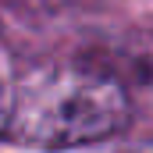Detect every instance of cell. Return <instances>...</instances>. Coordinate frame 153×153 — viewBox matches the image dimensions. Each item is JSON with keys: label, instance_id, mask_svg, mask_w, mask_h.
Here are the masks:
<instances>
[{"label": "cell", "instance_id": "cell-1", "mask_svg": "<svg viewBox=\"0 0 153 153\" xmlns=\"http://www.w3.org/2000/svg\"><path fill=\"white\" fill-rule=\"evenodd\" d=\"M128 121V96L114 75L93 68H36L14 78L4 107L0 132L14 143L39 150H64L107 139Z\"/></svg>", "mask_w": 153, "mask_h": 153}]
</instances>
